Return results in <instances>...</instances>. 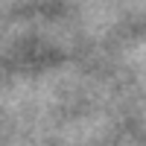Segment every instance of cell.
I'll return each mask as SVG.
<instances>
[]
</instances>
